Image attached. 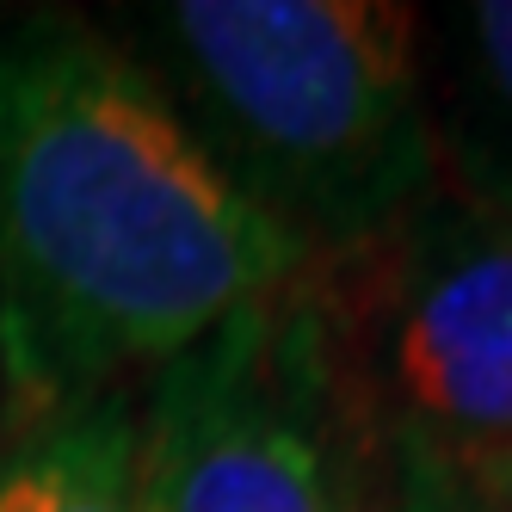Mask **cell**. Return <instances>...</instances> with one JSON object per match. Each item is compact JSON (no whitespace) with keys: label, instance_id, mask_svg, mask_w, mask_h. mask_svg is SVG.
Instances as JSON below:
<instances>
[{"label":"cell","instance_id":"1","mask_svg":"<svg viewBox=\"0 0 512 512\" xmlns=\"http://www.w3.org/2000/svg\"><path fill=\"white\" fill-rule=\"evenodd\" d=\"M303 272L118 38L0 31V377L7 401L130 389Z\"/></svg>","mask_w":512,"mask_h":512},{"label":"cell","instance_id":"2","mask_svg":"<svg viewBox=\"0 0 512 512\" xmlns=\"http://www.w3.org/2000/svg\"><path fill=\"white\" fill-rule=\"evenodd\" d=\"M130 62L216 173L321 266L432 192L420 13L395 0H167Z\"/></svg>","mask_w":512,"mask_h":512},{"label":"cell","instance_id":"3","mask_svg":"<svg viewBox=\"0 0 512 512\" xmlns=\"http://www.w3.org/2000/svg\"><path fill=\"white\" fill-rule=\"evenodd\" d=\"M136 512H377L364 432L303 272L149 377Z\"/></svg>","mask_w":512,"mask_h":512},{"label":"cell","instance_id":"4","mask_svg":"<svg viewBox=\"0 0 512 512\" xmlns=\"http://www.w3.org/2000/svg\"><path fill=\"white\" fill-rule=\"evenodd\" d=\"M346 395L383 451L512 438V216L426 192L352 253L303 266Z\"/></svg>","mask_w":512,"mask_h":512},{"label":"cell","instance_id":"5","mask_svg":"<svg viewBox=\"0 0 512 512\" xmlns=\"http://www.w3.org/2000/svg\"><path fill=\"white\" fill-rule=\"evenodd\" d=\"M432 192L512 216V0H463L420 19Z\"/></svg>","mask_w":512,"mask_h":512},{"label":"cell","instance_id":"6","mask_svg":"<svg viewBox=\"0 0 512 512\" xmlns=\"http://www.w3.org/2000/svg\"><path fill=\"white\" fill-rule=\"evenodd\" d=\"M142 414L130 389L7 401L0 512H136Z\"/></svg>","mask_w":512,"mask_h":512},{"label":"cell","instance_id":"7","mask_svg":"<svg viewBox=\"0 0 512 512\" xmlns=\"http://www.w3.org/2000/svg\"><path fill=\"white\" fill-rule=\"evenodd\" d=\"M445 469V488L457 512H512V438L463 451H432Z\"/></svg>","mask_w":512,"mask_h":512},{"label":"cell","instance_id":"8","mask_svg":"<svg viewBox=\"0 0 512 512\" xmlns=\"http://www.w3.org/2000/svg\"><path fill=\"white\" fill-rule=\"evenodd\" d=\"M377 512H457L445 469L426 445H395L383 451V488H377Z\"/></svg>","mask_w":512,"mask_h":512},{"label":"cell","instance_id":"9","mask_svg":"<svg viewBox=\"0 0 512 512\" xmlns=\"http://www.w3.org/2000/svg\"><path fill=\"white\" fill-rule=\"evenodd\" d=\"M0 408H7V377H0Z\"/></svg>","mask_w":512,"mask_h":512}]
</instances>
